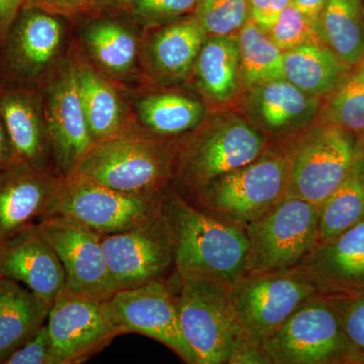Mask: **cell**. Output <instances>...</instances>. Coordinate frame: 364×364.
Masks as SVG:
<instances>
[{
  "label": "cell",
  "mask_w": 364,
  "mask_h": 364,
  "mask_svg": "<svg viewBox=\"0 0 364 364\" xmlns=\"http://www.w3.org/2000/svg\"><path fill=\"white\" fill-rule=\"evenodd\" d=\"M37 224L63 265L66 291L104 299L116 293L102 235L59 218H44Z\"/></svg>",
  "instance_id": "obj_14"
},
{
  "label": "cell",
  "mask_w": 364,
  "mask_h": 364,
  "mask_svg": "<svg viewBox=\"0 0 364 364\" xmlns=\"http://www.w3.org/2000/svg\"><path fill=\"white\" fill-rule=\"evenodd\" d=\"M105 301L66 289L55 299L47 326L60 364L83 363L119 336Z\"/></svg>",
  "instance_id": "obj_13"
},
{
  "label": "cell",
  "mask_w": 364,
  "mask_h": 364,
  "mask_svg": "<svg viewBox=\"0 0 364 364\" xmlns=\"http://www.w3.org/2000/svg\"><path fill=\"white\" fill-rule=\"evenodd\" d=\"M16 162H18V159L14 154L6 126L0 117V170L6 168Z\"/></svg>",
  "instance_id": "obj_42"
},
{
  "label": "cell",
  "mask_w": 364,
  "mask_h": 364,
  "mask_svg": "<svg viewBox=\"0 0 364 364\" xmlns=\"http://www.w3.org/2000/svg\"><path fill=\"white\" fill-rule=\"evenodd\" d=\"M85 38L93 58L105 70L124 74L133 68L136 56V38L121 23L97 21L90 26Z\"/></svg>",
  "instance_id": "obj_31"
},
{
  "label": "cell",
  "mask_w": 364,
  "mask_h": 364,
  "mask_svg": "<svg viewBox=\"0 0 364 364\" xmlns=\"http://www.w3.org/2000/svg\"><path fill=\"white\" fill-rule=\"evenodd\" d=\"M267 136L234 114L210 122L176 151L179 182L196 195L215 179L245 166L267 149Z\"/></svg>",
  "instance_id": "obj_6"
},
{
  "label": "cell",
  "mask_w": 364,
  "mask_h": 364,
  "mask_svg": "<svg viewBox=\"0 0 364 364\" xmlns=\"http://www.w3.org/2000/svg\"><path fill=\"white\" fill-rule=\"evenodd\" d=\"M195 68L198 86L205 97L217 104L231 100L241 83L238 37H208L196 59Z\"/></svg>",
  "instance_id": "obj_24"
},
{
  "label": "cell",
  "mask_w": 364,
  "mask_h": 364,
  "mask_svg": "<svg viewBox=\"0 0 364 364\" xmlns=\"http://www.w3.org/2000/svg\"><path fill=\"white\" fill-rule=\"evenodd\" d=\"M316 32L347 65L358 66L364 59V0H328Z\"/></svg>",
  "instance_id": "obj_25"
},
{
  "label": "cell",
  "mask_w": 364,
  "mask_h": 364,
  "mask_svg": "<svg viewBox=\"0 0 364 364\" xmlns=\"http://www.w3.org/2000/svg\"><path fill=\"white\" fill-rule=\"evenodd\" d=\"M160 198L119 193L69 174L61 176L44 218H59L105 236L145 221L159 208Z\"/></svg>",
  "instance_id": "obj_10"
},
{
  "label": "cell",
  "mask_w": 364,
  "mask_h": 364,
  "mask_svg": "<svg viewBox=\"0 0 364 364\" xmlns=\"http://www.w3.org/2000/svg\"><path fill=\"white\" fill-rule=\"evenodd\" d=\"M105 306L119 336L144 335L168 347L184 363L196 364L182 335L176 294L166 280L119 289L107 299Z\"/></svg>",
  "instance_id": "obj_12"
},
{
  "label": "cell",
  "mask_w": 364,
  "mask_h": 364,
  "mask_svg": "<svg viewBox=\"0 0 364 364\" xmlns=\"http://www.w3.org/2000/svg\"><path fill=\"white\" fill-rule=\"evenodd\" d=\"M131 1L132 0H90V9L105 11V9L123 6Z\"/></svg>",
  "instance_id": "obj_43"
},
{
  "label": "cell",
  "mask_w": 364,
  "mask_h": 364,
  "mask_svg": "<svg viewBox=\"0 0 364 364\" xmlns=\"http://www.w3.org/2000/svg\"><path fill=\"white\" fill-rule=\"evenodd\" d=\"M267 33L282 52L299 46L321 43L312 21L291 4L280 14Z\"/></svg>",
  "instance_id": "obj_34"
},
{
  "label": "cell",
  "mask_w": 364,
  "mask_h": 364,
  "mask_svg": "<svg viewBox=\"0 0 364 364\" xmlns=\"http://www.w3.org/2000/svg\"><path fill=\"white\" fill-rule=\"evenodd\" d=\"M0 117L18 161L47 171L49 136L32 93L23 88L0 90Z\"/></svg>",
  "instance_id": "obj_21"
},
{
  "label": "cell",
  "mask_w": 364,
  "mask_h": 364,
  "mask_svg": "<svg viewBox=\"0 0 364 364\" xmlns=\"http://www.w3.org/2000/svg\"><path fill=\"white\" fill-rule=\"evenodd\" d=\"M195 16L208 35H234L249 20V0H198Z\"/></svg>",
  "instance_id": "obj_33"
},
{
  "label": "cell",
  "mask_w": 364,
  "mask_h": 364,
  "mask_svg": "<svg viewBox=\"0 0 364 364\" xmlns=\"http://www.w3.org/2000/svg\"><path fill=\"white\" fill-rule=\"evenodd\" d=\"M321 294L308 272L291 269L244 274L229 286V298L243 338L260 345L309 299Z\"/></svg>",
  "instance_id": "obj_5"
},
{
  "label": "cell",
  "mask_w": 364,
  "mask_h": 364,
  "mask_svg": "<svg viewBox=\"0 0 364 364\" xmlns=\"http://www.w3.org/2000/svg\"><path fill=\"white\" fill-rule=\"evenodd\" d=\"M328 0H291V4L299 9L301 14L312 21L317 28L321 14L324 11ZM317 33V32H316Z\"/></svg>",
  "instance_id": "obj_41"
},
{
  "label": "cell",
  "mask_w": 364,
  "mask_h": 364,
  "mask_svg": "<svg viewBox=\"0 0 364 364\" xmlns=\"http://www.w3.org/2000/svg\"><path fill=\"white\" fill-rule=\"evenodd\" d=\"M320 107V97L304 92L286 78L249 88V114L256 128L270 135H286L306 128Z\"/></svg>",
  "instance_id": "obj_20"
},
{
  "label": "cell",
  "mask_w": 364,
  "mask_h": 364,
  "mask_svg": "<svg viewBox=\"0 0 364 364\" xmlns=\"http://www.w3.org/2000/svg\"><path fill=\"white\" fill-rule=\"evenodd\" d=\"M45 119L57 166L62 176H69L95 144L79 95L75 68L64 71L48 88Z\"/></svg>",
  "instance_id": "obj_15"
},
{
  "label": "cell",
  "mask_w": 364,
  "mask_h": 364,
  "mask_svg": "<svg viewBox=\"0 0 364 364\" xmlns=\"http://www.w3.org/2000/svg\"><path fill=\"white\" fill-rule=\"evenodd\" d=\"M176 151L168 143L126 133L93 144L70 174L119 193L157 198L173 174Z\"/></svg>",
  "instance_id": "obj_2"
},
{
  "label": "cell",
  "mask_w": 364,
  "mask_h": 364,
  "mask_svg": "<svg viewBox=\"0 0 364 364\" xmlns=\"http://www.w3.org/2000/svg\"><path fill=\"white\" fill-rule=\"evenodd\" d=\"M138 112L144 126L160 136H176L195 130L205 114L202 102L176 93L143 98Z\"/></svg>",
  "instance_id": "obj_29"
},
{
  "label": "cell",
  "mask_w": 364,
  "mask_h": 364,
  "mask_svg": "<svg viewBox=\"0 0 364 364\" xmlns=\"http://www.w3.org/2000/svg\"><path fill=\"white\" fill-rule=\"evenodd\" d=\"M51 306L18 282L0 277V363L47 323Z\"/></svg>",
  "instance_id": "obj_22"
},
{
  "label": "cell",
  "mask_w": 364,
  "mask_h": 364,
  "mask_svg": "<svg viewBox=\"0 0 364 364\" xmlns=\"http://www.w3.org/2000/svg\"><path fill=\"white\" fill-rule=\"evenodd\" d=\"M179 324L196 364H229L244 341L229 298V286L172 274Z\"/></svg>",
  "instance_id": "obj_3"
},
{
  "label": "cell",
  "mask_w": 364,
  "mask_h": 364,
  "mask_svg": "<svg viewBox=\"0 0 364 364\" xmlns=\"http://www.w3.org/2000/svg\"><path fill=\"white\" fill-rule=\"evenodd\" d=\"M318 205L296 196H284L245 228V274L279 272L303 264L318 246Z\"/></svg>",
  "instance_id": "obj_7"
},
{
  "label": "cell",
  "mask_w": 364,
  "mask_h": 364,
  "mask_svg": "<svg viewBox=\"0 0 364 364\" xmlns=\"http://www.w3.org/2000/svg\"><path fill=\"white\" fill-rule=\"evenodd\" d=\"M102 246L117 291L164 280L174 272V237L161 205L128 231L102 236Z\"/></svg>",
  "instance_id": "obj_11"
},
{
  "label": "cell",
  "mask_w": 364,
  "mask_h": 364,
  "mask_svg": "<svg viewBox=\"0 0 364 364\" xmlns=\"http://www.w3.org/2000/svg\"><path fill=\"white\" fill-rule=\"evenodd\" d=\"M321 294L347 296L364 291V220L316 247L301 264Z\"/></svg>",
  "instance_id": "obj_19"
},
{
  "label": "cell",
  "mask_w": 364,
  "mask_h": 364,
  "mask_svg": "<svg viewBox=\"0 0 364 364\" xmlns=\"http://www.w3.org/2000/svg\"><path fill=\"white\" fill-rule=\"evenodd\" d=\"M240 50L241 82L246 87L284 79V52L253 21L237 36Z\"/></svg>",
  "instance_id": "obj_30"
},
{
  "label": "cell",
  "mask_w": 364,
  "mask_h": 364,
  "mask_svg": "<svg viewBox=\"0 0 364 364\" xmlns=\"http://www.w3.org/2000/svg\"><path fill=\"white\" fill-rule=\"evenodd\" d=\"M134 13L145 21L176 18L195 11L198 0H132Z\"/></svg>",
  "instance_id": "obj_37"
},
{
  "label": "cell",
  "mask_w": 364,
  "mask_h": 364,
  "mask_svg": "<svg viewBox=\"0 0 364 364\" xmlns=\"http://www.w3.org/2000/svg\"><path fill=\"white\" fill-rule=\"evenodd\" d=\"M160 205L174 237L172 274L202 277L228 286L245 274V229L208 215L177 191L163 193Z\"/></svg>",
  "instance_id": "obj_1"
},
{
  "label": "cell",
  "mask_w": 364,
  "mask_h": 364,
  "mask_svg": "<svg viewBox=\"0 0 364 364\" xmlns=\"http://www.w3.org/2000/svg\"><path fill=\"white\" fill-rule=\"evenodd\" d=\"M291 0H249V20L267 33Z\"/></svg>",
  "instance_id": "obj_38"
},
{
  "label": "cell",
  "mask_w": 364,
  "mask_h": 364,
  "mask_svg": "<svg viewBox=\"0 0 364 364\" xmlns=\"http://www.w3.org/2000/svg\"><path fill=\"white\" fill-rule=\"evenodd\" d=\"M265 363H351L341 318L327 294L309 299L260 345Z\"/></svg>",
  "instance_id": "obj_8"
},
{
  "label": "cell",
  "mask_w": 364,
  "mask_h": 364,
  "mask_svg": "<svg viewBox=\"0 0 364 364\" xmlns=\"http://www.w3.org/2000/svg\"><path fill=\"white\" fill-rule=\"evenodd\" d=\"M6 364H60L53 352L47 323L26 344L14 351Z\"/></svg>",
  "instance_id": "obj_36"
},
{
  "label": "cell",
  "mask_w": 364,
  "mask_h": 364,
  "mask_svg": "<svg viewBox=\"0 0 364 364\" xmlns=\"http://www.w3.org/2000/svg\"><path fill=\"white\" fill-rule=\"evenodd\" d=\"M62 37L63 28L54 14L23 7L2 42L6 70L21 82L39 77L58 53Z\"/></svg>",
  "instance_id": "obj_17"
},
{
  "label": "cell",
  "mask_w": 364,
  "mask_h": 364,
  "mask_svg": "<svg viewBox=\"0 0 364 364\" xmlns=\"http://www.w3.org/2000/svg\"><path fill=\"white\" fill-rule=\"evenodd\" d=\"M208 39L196 16L171 23L155 35L150 47L155 69L169 78L186 77Z\"/></svg>",
  "instance_id": "obj_27"
},
{
  "label": "cell",
  "mask_w": 364,
  "mask_h": 364,
  "mask_svg": "<svg viewBox=\"0 0 364 364\" xmlns=\"http://www.w3.org/2000/svg\"><path fill=\"white\" fill-rule=\"evenodd\" d=\"M79 95L93 142L123 135V112L117 91L87 66L75 68Z\"/></svg>",
  "instance_id": "obj_28"
},
{
  "label": "cell",
  "mask_w": 364,
  "mask_h": 364,
  "mask_svg": "<svg viewBox=\"0 0 364 364\" xmlns=\"http://www.w3.org/2000/svg\"><path fill=\"white\" fill-rule=\"evenodd\" d=\"M351 70V66L323 43L299 46L284 52V78L313 97L330 95Z\"/></svg>",
  "instance_id": "obj_23"
},
{
  "label": "cell",
  "mask_w": 364,
  "mask_h": 364,
  "mask_svg": "<svg viewBox=\"0 0 364 364\" xmlns=\"http://www.w3.org/2000/svg\"><path fill=\"white\" fill-rule=\"evenodd\" d=\"M23 7H32L51 14L72 16L90 9V0H23Z\"/></svg>",
  "instance_id": "obj_39"
},
{
  "label": "cell",
  "mask_w": 364,
  "mask_h": 364,
  "mask_svg": "<svg viewBox=\"0 0 364 364\" xmlns=\"http://www.w3.org/2000/svg\"><path fill=\"white\" fill-rule=\"evenodd\" d=\"M364 220V141L350 171L318 207V246Z\"/></svg>",
  "instance_id": "obj_26"
},
{
  "label": "cell",
  "mask_w": 364,
  "mask_h": 364,
  "mask_svg": "<svg viewBox=\"0 0 364 364\" xmlns=\"http://www.w3.org/2000/svg\"><path fill=\"white\" fill-rule=\"evenodd\" d=\"M0 277L23 282L49 306L66 287L63 265L37 223L0 245Z\"/></svg>",
  "instance_id": "obj_16"
},
{
  "label": "cell",
  "mask_w": 364,
  "mask_h": 364,
  "mask_svg": "<svg viewBox=\"0 0 364 364\" xmlns=\"http://www.w3.org/2000/svg\"><path fill=\"white\" fill-rule=\"evenodd\" d=\"M289 179L287 150H265L196 193V207L245 229L284 200Z\"/></svg>",
  "instance_id": "obj_4"
},
{
  "label": "cell",
  "mask_w": 364,
  "mask_h": 364,
  "mask_svg": "<svg viewBox=\"0 0 364 364\" xmlns=\"http://www.w3.org/2000/svg\"><path fill=\"white\" fill-rule=\"evenodd\" d=\"M23 0H0V43L23 9Z\"/></svg>",
  "instance_id": "obj_40"
},
{
  "label": "cell",
  "mask_w": 364,
  "mask_h": 364,
  "mask_svg": "<svg viewBox=\"0 0 364 364\" xmlns=\"http://www.w3.org/2000/svg\"><path fill=\"white\" fill-rule=\"evenodd\" d=\"M363 143L355 134L339 127H314L286 149L289 162L287 196L320 207L349 173Z\"/></svg>",
  "instance_id": "obj_9"
},
{
  "label": "cell",
  "mask_w": 364,
  "mask_h": 364,
  "mask_svg": "<svg viewBox=\"0 0 364 364\" xmlns=\"http://www.w3.org/2000/svg\"><path fill=\"white\" fill-rule=\"evenodd\" d=\"M333 92L323 109V124L364 133V59Z\"/></svg>",
  "instance_id": "obj_32"
},
{
  "label": "cell",
  "mask_w": 364,
  "mask_h": 364,
  "mask_svg": "<svg viewBox=\"0 0 364 364\" xmlns=\"http://www.w3.org/2000/svg\"><path fill=\"white\" fill-rule=\"evenodd\" d=\"M330 296L341 318L351 363H364V291Z\"/></svg>",
  "instance_id": "obj_35"
},
{
  "label": "cell",
  "mask_w": 364,
  "mask_h": 364,
  "mask_svg": "<svg viewBox=\"0 0 364 364\" xmlns=\"http://www.w3.org/2000/svg\"><path fill=\"white\" fill-rule=\"evenodd\" d=\"M60 179L20 161L0 170V245L45 217Z\"/></svg>",
  "instance_id": "obj_18"
}]
</instances>
